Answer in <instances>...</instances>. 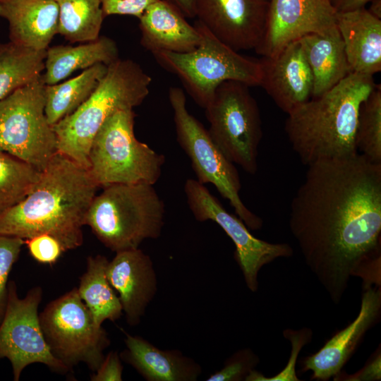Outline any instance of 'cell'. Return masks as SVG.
<instances>
[{
  "instance_id": "1",
  "label": "cell",
  "mask_w": 381,
  "mask_h": 381,
  "mask_svg": "<svg viewBox=\"0 0 381 381\" xmlns=\"http://www.w3.org/2000/svg\"><path fill=\"white\" fill-rule=\"evenodd\" d=\"M289 228L310 272L335 304L352 277L380 286L381 164L360 153L308 166Z\"/></svg>"
},
{
  "instance_id": "2",
  "label": "cell",
  "mask_w": 381,
  "mask_h": 381,
  "mask_svg": "<svg viewBox=\"0 0 381 381\" xmlns=\"http://www.w3.org/2000/svg\"><path fill=\"white\" fill-rule=\"evenodd\" d=\"M99 188L88 169L57 151L27 196L0 213V234L24 240L47 234L65 251L75 249Z\"/></svg>"
},
{
  "instance_id": "3",
  "label": "cell",
  "mask_w": 381,
  "mask_h": 381,
  "mask_svg": "<svg viewBox=\"0 0 381 381\" xmlns=\"http://www.w3.org/2000/svg\"><path fill=\"white\" fill-rule=\"evenodd\" d=\"M375 85L373 76L351 72L287 114L285 131L303 164L358 153L355 138L359 110Z\"/></svg>"
},
{
  "instance_id": "4",
  "label": "cell",
  "mask_w": 381,
  "mask_h": 381,
  "mask_svg": "<svg viewBox=\"0 0 381 381\" xmlns=\"http://www.w3.org/2000/svg\"><path fill=\"white\" fill-rule=\"evenodd\" d=\"M151 82V77L131 59H119L109 64L91 95L52 126L57 151L89 169L90 146L102 124L116 111L140 105Z\"/></svg>"
},
{
  "instance_id": "5",
  "label": "cell",
  "mask_w": 381,
  "mask_h": 381,
  "mask_svg": "<svg viewBox=\"0 0 381 381\" xmlns=\"http://www.w3.org/2000/svg\"><path fill=\"white\" fill-rule=\"evenodd\" d=\"M87 211L85 225L111 250L138 248L160 236L165 206L153 185L114 184L102 188Z\"/></svg>"
},
{
  "instance_id": "6",
  "label": "cell",
  "mask_w": 381,
  "mask_h": 381,
  "mask_svg": "<svg viewBox=\"0 0 381 381\" xmlns=\"http://www.w3.org/2000/svg\"><path fill=\"white\" fill-rule=\"evenodd\" d=\"M200 41L186 53L160 51L152 53L158 64L181 80L189 95L205 109L223 82L238 81L248 86L260 85L258 59L240 54L222 42L200 22L195 24Z\"/></svg>"
},
{
  "instance_id": "7",
  "label": "cell",
  "mask_w": 381,
  "mask_h": 381,
  "mask_svg": "<svg viewBox=\"0 0 381 381\" xmlns=\"http://www.w3.org/2000/svg\"><path fill=\"white\" fill-rule=\"evenodd\" d=\"M133 109L111 115L95 135L89 152V171L98 186L114 184L154 185L165 158L139 141L134 133Z\"/></svg>"
},
{
  "instance_id": "8",
  "label": "cell",
  "mask_w": 381,
  "mask_h": 381,
  "mask_svg": "<svg viewBox=\"0 0 381 381\" xmlns=\"http://www.w3.org/2000/svg\"><path fill=\"white\" fill-rule=\"evenodd\" d=\"M169 100L173 110L177 141L191 162L196 180L204 185L213 184L249 229H260L262 220L240 198L241 183L234 164L217 146L208 130L189 113L183 90L177 87L169 88Z\"/></svg>"
},
{
  "instance_id": "9",
  "label": "cell",
  "mask_w": 381,
  "mask_h": 381,
  "mask_svg": "<svg viewBox=\"0 0 381 381\" xmlns=\"http://www.w3.org/2000/svg\"><path fill=\"white\" fill-rule=\"evenodd\" d=\"M41 76L0 100V151L42 171L57 152Z\"/></svg>"
},
{
  "instance_id": "10",
  "label": "cell",
  "mask_w": 381,
  "mask_h": 381,
  "mask_svg": "<svg viewBox=\"0 0 381 381\" xmlns=\"http://www.w3.org/2000/svg\"><path fill=\"white\" fill-rule=\"evenodd\" d=\"M248 87L238 81L223 82L205 109L217 146L231 162L255 174L262 131L260 110Z\"/></svg>"
},
{
  "instance_id": "11",
  "label": "cell",
  "mask_w": 381,
  "mask_h": 381,
  "mask_svg": "<svg viewBox=\"0 0 381 381\" xmlns=\"http://www.w3.org/2000/svg\"><path fill=\"white\" fill-rule=\"evenodd\" d=\"M39 318L52 353L70 370L80 363L93 372L99 368L110 340L80 297L77 288L49 303Z\"/></svg>"
},
{
  "instance_id": "12",
  "label": "cell",
  "mask_w": 381,
  "mask_h": 381,
  "mask_svg": "<svg viewBox=\"0 0 381 381\" xmlns=\"http://www.w3.org/2000/svg\"><path fill=\"white\" fill-rule=\"evenodd\" d=\"M42 295V289L35 286L20 298L15 282H8L0 322V360L10 361L14 381H18L23 370L32 363L44 364L58 373L70 370L53 356L44 337L38 313Z\"/></svg>"
},
{
  "instance_id": "13",
  "label": "cell",
  "mask_w": 381,
  "mask_h": 381,
  "mask_svg": "<svg viewBox=\"0 0 381 381\" xmlns=\"http://www.w3.org/2000/svg\"><path fill=\"white\" fill-rule=\"evenodd\" d=\"M187 203L196 220H211L217 224L236 247L235 259L249 290L258 289V274L262 267L279 258L293 255L286 243H270L257 238L238 217L227 212L204 184L196 179H187L184 184Z\"/></svg>"
},
{
  "instance_id": "14",
  "label": "cell",
  "mask_w": 381,
  "mask_h": 381,
  "mask_svg": "<svg viewBox=\"0 0 381 381\" xmlns=\"http://www.w3.org/2000/svg\"><path fill=\"white\" fill-rule=\"evenodd\" d=\"M267 9V0H194L198 21L237 52L258 47Z\"/></svg>"
},
{
  "instance_id": "15",
  "label": "cell",
  "mask_w": 381,
  "mask_h": 381,
  "mask_svg": "<svg viewBox=\"0 0 381 381\" xmlns=\"http://www.w3.org/2000/svg\"><path fill=\"white\" fill-rule=\"evenodd\" d=\"M337 13L329 0H269L265 32L255 50L273 56L306 35L336 25Z\"/></svg>"
},
{
  "instance_id": "16",
  "label": "cell",
  "mask_w": 381,
  "mask_h": 381,
  "mask_svg": "<svg viewBox=\"0 0 381 381\" xmlns=\"http://www.w3.org/2000/svg\"><path fill=\"white\" fill-rule=\"evenodd\" d=\"M260 86L287 114L312 98L313 78L300 40L273 56L258 59Z\"/></svg>"
},
{
  "instance_id": "17",
  "label": "cell",
  "mask_w": 381,
  "mask_h": 381,
  "mask_svg": "<svg viewBox=\"0 0 381 381\" xmlns=\"http://www.w3.org/2000/svg\"><path fill=\"white\" fill-rule=\"evenodd\" d=\"M380 313V286L364 288L356 318L329 339L318 352L305 358L302 362V371L311 370L313 380L325 381L336 377L367 331L378 321Z\"/></svg>"
},
{
  "instance_id": "18",
  "label": "cell",
  "mask_w": 381,
  "mask_h": 381,
  "mask_svg": "<svg viewBox=\"0 0 381 381\" xmlns=\"http://www.w3.org/2000/svg\"><path fill=\"white\" fill-rule=\"evenodd\" d=\"M107 275L119 294L127 323L138 325L157 291L151 258L139 248L116 252L109 261Z\"/></svg>"
},
{
  "instance_id": "19",
  "label": "cell",
  "mask_w": 381,
  "mask_h": 381,
  "mask_svg": "<svg viewBox=\"0 0 381 381\" xmlns=\"http://www.w3.org/2000/svg\"><path fill=\"white\" fill-rule=\"evenodd\" d=\"M59 10L54 0H1L0 18L8 25L9 41L47 50L58 34Z\"/></svg>"
},
{
  "instance_id": "20",
  "label": "cell",
  "mask_w": 381,
  "mask_h": 381,
  "mask_svg": "<svg viewBox=\"0 0 381 381\" xmlns=\"http://www.w3.org/2000/svg\"><path fill=\"white\" fill-rule=\"evenodd\" d=\"M138 19L140 43L151 53H186L200 43L196 26L188 23L182 12L169 1H155Z\"/></svg>"
},
{
  "instance_id": "21",
  "label": "cell",
  "mask_w": 381,
  "mask_h": 381,
  "mask_svg": "<svg viewBox=\"0 0 381 381\" xmlns=\"http://www.w3.org/2000/svg\"><path fill=\"white\" fill-rule=\"evenodd\" d=\"M120 357L147 381H196L201 366L177 349L162 350L140 336L126 332Z\"/></svg>"
},
{
  "instance_id": "22",
  "label": "cell",
  "mask_w": 381,
  "mask_h": 381,
  "mask_svg": "<svg viewBox=\"0 0 381 381\" xmlns=\"http://www.w3.org/2000/svg\"><path fill=\"white\" fill-rule=\"evenodd\" d=\"M336 25L352 72L372 76L380 72L381 19L363 8L337 13Z\"/></svg>"
},
{
  "instance_id": "23",
  "label": "cell",
  "mask_w": 381,
  "mask_h": 381,
  "mask_svg": "<svg viewBox=\"0 0 381 381\" xmlns=\"http://www.w3.org/2000/svg\"><path fill=\"white\" fill-rule=\"evenodd\" d=\"M299 40L313 75L312 98L321 96L352 72L337 25Z\"/></svg>"
},
{
  "instance_id": "24",
  "label": "cell",
  "mask_w": 381,
  "mask_h": 381,
  "mask_svg": "<svg viewBox=\"0 0 381 381\" xmlns=\"http://www.w3.org/2000/svg\"><path fill=\"white\" fill-rule=\"evenodd\" d=\"M119 59L116 43L106 36L76 46H53L46 50L41 78L46 85H54L75 71L85 70L97 64L109 66Z\"/></svg>"
},
{
  "instance_id": "25",
  "label": "cell",
  "mask_w": 381,
  "mask_h": 381,
  "mask_svg": "<svg viewBox=\"0 0 381 381\" xmlns=\"http://www.w3.org/2000/svg\"><path fill=\"white\" fill-rule=\"evenodd\" d=\"M109 261L102 255L89 256L86 270L80 277L77 288L95 320L101 325L107 320L114 322L123 314L119 298L107 278Z\"/></svg>"
},
{
  "instance_id": "26",
  "label": "cell",
  "mask_w": 381,
  "mask_h": 381,
  "mask_svg": "<svg viewBox=\"0 0 381 381\" xmlns=\"http://www.w3.org/2000/svg\"><path fill=\"white\" fill-rule=\"evenodd\" d=\"M107 66L97 64L68 80L45 86V114L51 126L75 111L91 95Z\"/></svg>"
},
{
  "instance_id": "27",
  "label": "cell",
  "mask_w": 381,
  "mask_h": 381,
  "mask_svg": "<svg viewBox=\"0 0 381 381\" xmlns=\"http://www.w3.org/2000/svg\"><path fill=\"white\" fill-rule=\"evenodd\" d=\"M46 50L0 42V100L35 80L44 69Z\"/></svg>"
},
{
  "instance_id": "28",
  "label": "cell",
  "mask_w": 381,
  "mask_h": 381,
  "mask_svg": "<svg viewBox=\"0 0 381 381\" xmlns=\"http://www.w3.org/2000/svg\"><path fill=\"white\" fill-rule=\"evenodd\" d=\"M59 10L58 34L71 43L99 37L105 17L99 0H54Z\"/></svg>"
},
{
  "instance_id": "29",
  "label": "cell",
  "mask_w": 381,
  "mask_h": 381,
  "mask_svg": "<svg viewBox=\"0 0 381 381\" xmlns=\"http://www.w3.org/2000/svg\"><path fill=\"white\" fill-rule=\"evenodd\" d=\"M40 171L0 151V213L22 201L33 188Z\"/></svg>"
},
{
  "instance_id": "30",
  "label": "cell",
  "mask_w": 381,
  "mask_h": 381,
  "mask_svg": "<svg viewBox=\"0 0 381 381\" xmlns=\"http://www.w3.org/2000/svg\"><path fill=\"white\" fill-rule=\"evenodd\" d=\"M356 146L361 155L381 164V86L376 84L362 103L358 116Z\"/></svg>"
},
{
  "instance_id": "31",
  "label": "cell",
  "mask_w": 381,
  "mask_h": 381,
  "mask_svg": "<svg viewBox=\"0 0 381 381\" xmlns=\"http://www.w3.org/2000/svg\"><path fill=\"white\" fill-rule=\"evenodd\" d=\"M284 337L291 341V357L286 367L274 376L265 377L261 373L255 370L247 376L246 381H298L295 366L296 358L303 346L311 340L312 331L309 328L300 330L287 329L284 331Z\"/></svg>"
},
{
  "instance_id": "32",
  "label": "cell",
  "mask_w": 381,
  "mask_h": 381,
  "mask_svg": "<svg viewBox=\"0 0 381 381\" xmlns=\"http://www.w3.org/2000/svg\"><path fill=\"white\" fill-rule=\"evenodd\" d=\"M259 357L250 349H243L229 356L224 366L207 381H243L259 363Z\"/></svg>"
},
{
  "instance_id": "33",
  "label": "cell",
  "mask_w": 381,
  "mask_h": 381,
  "mask_svg": "<svg viewBox=\"0 0 381 381\" xmlns=\"http://www.w3.org/2000/svg\"><path fill=\"white\" fill-rule=\"evenodd\" d=\"M24 244L23 238L0 234V322L6 306L8 276Z\"/></svg>"
},
{
  "instance_id": "34",
  "label": "cell",
  "mask_w": 381,
  "mask_h": 381,
  "mask_svg": "<svg viewBox=\"0 0 381 381\" xmlns=\"http://www.w3.org/2000/svg\"><path fill=\"white\" fill-rule=\"evenodd\" d=\"M25 244L32 258L46 265L54 264L65 252L61 243L47 234H39L25 239Z\"/></svg>"
},
{
  "instance_id": "35",
  "label": "cell",
  "mask_w": 381,
  "mask_h": 381,
  "mask_svg": "<svg viewBox=\"0 0 381 381\" xmlns=\"http://www.w3.org/2000/svg\"><path fill=\"white\" fill-rule=\"evenodd\" d=\"M104 16L128 15L139 18L157 0H99Z\"/></svg>"
},
{
  "instance_id": "36",
  "label": "cell",
  "mask_w": 381,
  "mask_h": 381,
  "mask_svg": "<svg viewBox=\"0 0 381 381\" xmlns=\"http://www.w3.org/2000/svg\"><path fill=\"white\" fill-rule=\"evenodd\" d=\"M93 373L92 381H121L123 366L120 355L117 351H110Z\"/></svg>"
},
{
  "instance_id": "37",
  "label": "cell",
  "mask_w": 381,
  "mask_h": 381,
  "mask_svg": "<svg viewBox=\"0 0 381 381\" xmlns=\"http://www.w3.org/2000/svg\"><path fill=\"white\" fill-rule=\"evenodd\" d=\"M380 351H377V354L359 372L346 377H340V380H380L381 378L380 363H381ZM334 377V378H335Z\"/></svg>"
},
{
  "instance_id": "38",
  "label": "cell",
  "mask_w": 381,
  "mask_h": 381,
  "mask_svg": "<svg viewBox=\"0 0 381 381\" xmlns=\"http://www.w3.org/2000/svg\"><path fill=\"white\" fill-rule=\"evenodd\" d=\"M371 0H329L337 13L346 12L365 8Z\"/></svg>"
},
{
  "instance_id": "39",
  "label": "cell",
  "mask_w": 381,
  "mask_h": 381,
  "mask_svg": "<svg viewBox=\"0 0 381 381\" xmlns=\"http://www.w3.org/2000/svg\"><path fill=\"white\" fill-rule=\"evenodd\" d=\"M173 3L187 17H195L194 0H171Z\"/></svg>"
},
{
  "instance_id": "40",
  "label": "cell",
  "mask_w": 381,
  "mask_h": 381,
  "mask_svg": "<svg viewBox=\"0 0 381 381\" xmlns=\"http://www.w3.org/2000/svg\"><path fill=\"white\" fill-rule=\"evenodd\" d=\"M368 11L376 18L381 19V0H371Z\"/></svg>"
},
{
  "instance_id": "41",
  "label": "cell",
  "mask_w": 381,
  "mask_h": 381,
  "mask_svg": "<svg viewBox=\"0 0 381 381\" xmlns=\"http://www.w3.org/2000/svg\"><path fill=\"white\" fill-rule=\"evenodd\" d=\"M267 1H269V0H267Z\"/></svg>"
},
{
  "instance_id": "42",
  "label": "cell",
  "mask_w": 381,
  "mask_h": 381,
  "mask_svg": "<svg viewBox=\"0 0 381 381\" xmlns=\"http://www.w3.org/2000/svg\"><path fill=\"white\" fill-rule=\"evenodd\" d=\"M1 1V0H0Z\"/></svg>"
}]
</instances>
